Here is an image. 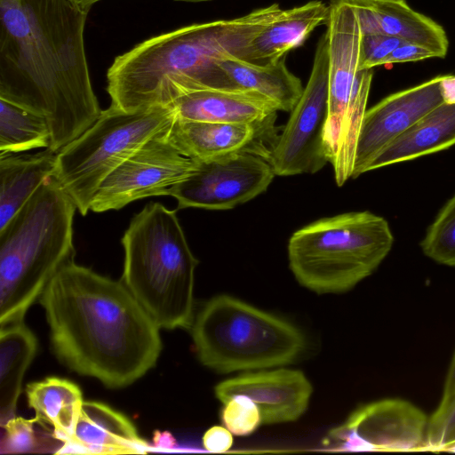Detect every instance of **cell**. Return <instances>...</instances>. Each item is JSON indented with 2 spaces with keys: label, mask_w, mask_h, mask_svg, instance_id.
Instances as JSON below:
<instances>
[{
  "label": "cell",
  "mask_w": 455,
  "mask_h": 455,
  "mask_svg": "<svg viewBox=\"0 0 455 455\" xmlns=\"http://www.w3.org/2000/svg\"><path fill=\"white\" fill-rule=\"evenodd\" d=\"M328 16L329 5L321 0L283 10L251 40L241 60L266 65L285 58L290 51L301 45L315 28L326 24Z\"/></svg>",
  "instance_id": "ffe728a7"
},
{
  "label": "cell",
  "mask_w": 455,
  "mask_h": 455,
  "mask_svg": "<svg viewBox=\"0 0 455 455\" xmlns=\"http://www.w3.org/2000/svg\"><path fill=\"white\" fill-rule=\"evenodd\" d=\"M195 163L191 173L169 190L177 210L233 209L265 192L275 176L266 158L251 153Z\"/></svg>",
  "instance_id": "30bf717a"
},
{
  "label": "cell",
  "mask_w": 455,
  "mask_h": 455,
  "mask_svg": "<svg viewBox=\"0 0 455 455\" xmlns=\"http://www.w3.org/2000/svg\"><path fill=\"white\" fill-rule=\"evenodd\" d=\"M445 451H448V452H455V443L451 445L450 447H448Z\"/></svg>",
  "instance_id": "ab89813d"
},
{
  "label": "cell",
  "mask_w": 455,
  "mask_h": 455,
  "mask_svg": "<svg viewBox=\"0 0 455 455\" xmlns=\"http://www.w3.org/2000/svg\"><path fill=\"white\" fill-rule=\"evenodd\" d=\"M36 348V338L23 321L1 326L0 426L15 417L22 379Z\"/></svg>",
  "instance_id": "d4e9b609"
},
{
  "label": "cell",
  "mask_w": 455,
  "mask_h": 455,
  "mask_svg": "<svg viewBox=\"0 0 455 455\" xmlns=\"http://www.w3.org/2000/svg\"><path fill=\"white\" fill-rule=\"evenodd\" d=\"M276 115L257 123H211L175 117L166 138L193 161H209L238 153L259 155L268 161L279 135Z\"/></svg>",
  "instance_id": "9a60e30c"
},
{
  "label": "cell",
  "mask_w": 455,
  "mask_h": 455,
  "mask_svg": "<svg viewBox=\"0 0 455 455\" xmlns=\"http://www.w3.org/2000/svg\"><path fill=\"white\" fill-rule=\"evenodd\" d=\"M372 76V68L360 70L344 118L338 153L331 164L335 181L339 187L352 178L356 145L363 119L367 110Z\"/></svg>",
  "instance_id": "4316f807"
},
{
  "label": "cell",
  "mask_w": 455,
  "mask_h": 455,
  "mask_svg": "<svg viewBox=\"0 0 455 455\" xmlns=\"http://www.w3.org/2000/svg\"><path fill=\"white\" fill-rule=\"evenodd\" d=\"M455 395V353L446 376L443 393L439 405L447 403Z\"/></svg>",
  "instance_id": "e575fe53"
},
{
  "label": "cell",
  "mask_w": 455,
  "mask_h": 455,
  "mask_svg": "<svg viewBox=\"0 0 455 455\" xmlns=\"http://www.w3.org/2000/svg\"><path fill=\"white\" fill-rule=\"evenodd\" d=\"M87 15L70 0H0V99L45 117L56 153L102 111L85 54Z\"/></svg>",
  "instance_id": "6da1fadb"
},
{
  "label": "cell",
  "mask_w": 455,
  "mask_h": 455,
  "mask_svg": "<svg viewBox=\"0 0 455 455\" xmlns=\"http://www.w3.org/2000/svg\"><path fill=\"white\" fill-rule=\"evenodd\" d=\"M423 253L434 261L455 267V195L442 207L420 242Z\"/></svg>",
  "instance_id": "83f0119b"
},
{
  "label": "cell",
  "mask_w": 455,
  "mask_h": 455,
  "mask_svg": "<svg viewBox=\"0 0 455 455\" xmlns=\"http://www.w3.org/2000/svg\"><path fill=\"white\" fill-rule=\"evenodd\" d=\"M394 243L388 222L368 211L325 217L289 239V267L303 287L319 294L342 293L371 275Z\"/></svg>",
  "instance_id": "8992f818"
},
{
  "label": "cell",
  "mask_w": 455,
  "mask_h": 455,
  "mask_svg": "<svg viewBox=\"0 0 455 455\" xmlns=\"http://www.w3.org/2000/svg\"><path fill=\"white\" fill-rule=\"evenodd\" d=\"M455 145V104L442 103L382 149L365 172L447 149Z\"/></svg>",
  "instance_id": "44dd1931"
},
{
  "label": "cell",
  "mask_w": 455,
  "mask_h": 455,
  "mask_svg": "<svg viewBox=\"0 0 455 455\" xmlns=\"http://www.w3.org/2000/svg\"><path fill=\"white\" fill-rule=\"evenodd\" d=\"M51 131L45 117L0 99V154L48 148Z\"/></svg>",
  "instance_id": "484cf974"
},
{
  "label": "cell",
  "mask_w": 455,
  "mask_h": 455,
  "mask_svg": "<svg viewBox=\"0 0 455 455\" xmlns=\"http://www.w3.org/2000/svg\"><path fill=\"white\" fill-rule=\"evenodd\" d=\"M282 12L273 4L239 18L185 26L138 44L108 69L111 105L134 112L167 107L196 90L232 89L219 61L241 60L251 40Z\"/></svg>",
  "instance_id": "3957f363"
},
{
  "label": "cell",
  "mask_w": 455,
  "mask_h": 455,
  "mask_svg": "<svg viewBox=\"0 0 455 455\" xmlns=\"http://www.w3.org/2000/svg\"><path fill=\"white\" fill-rule=\"evenodd\" d=\"M328 117L323 140L328 161L336 158L342 126L359 72L362 31L356 12L345 0H331L327 20Z\"/></svg>",
  "instance_id": "4fadbf2b"
},
{
  "label": "cell",
  "mask_w": 455,
  "mask_h": 455,
  "mask_svg": "<svg viewBox=\"0 0 455 455\" xmlns=\"http://www.w3.org/2000/svg\"><path fill=\"white\" fill-rule=\"evenodd\" d=\"M174 119L170 107L126 112L110 104L91 127L57 152L53 176L85 216L105 178L147 141L166 133Z\"/></svg>",
  "instance_id": "ba28073f"
},
{
  "label": "cell",
  "mask_w": 455,
  "mask_h": 455,
  "mask_svg": "<svg viewBox=\"0 0 455 455\" xmlns=\"http://www.w3.org/2000/svg\"><path fill=\"white\" fill-rule=\"evenodd\" d=\"M328 39L318 40L313 67L301 97L290 112L268 162L277 176L314 174L329 161L323 134L328 117Z\"/></svg>",
  "instance_id": "9c48e42d"
},
{
  "label": "cell",
  "mask_w": 455,
  "mask_h": 455,
  "mask_svg": "<svg viewBox=\"0 0 455 455\" xmlns=\"http://www.w3.org/2000/svg\"><path fill=\"white\" fill-rule=\"evenodd\" d=\"M403 40L382 33L362 35L359 69L385 65L388 56Z\"/></svg>",
  "instance_id": "1f68e13d"
},
{
  "label": "cell",
  "mask_w": 455,
  "mask_h": 455,
  "mask_svg": "<svg viewBox=\"0 0 455 455\" xmlns=\"http://www.w3.org/2000/svg\"><path fill=\"white\" fill-rule=\"evenodd\" d=\"M440 88L443 102L455 104V75L442 76Z\"/></svg>",
  "instance_id": "d590c367"
},
{
  "label": "cell",
  "mask_w": 455,
  "mask_h": 455,
  "mask_svg": "<svg viewBox=\"0 0 455 455\" xmlns=\"http://www.w3.org/2000/svg\"><path fill=\"white\" fill-rule=\"evenodd\" d=\"M442 76L392 93L367 109L357 140L352 178L365 172L367 165L389 143L443 103Z\"/></svg>",
  "instance_id": "5bb4252c"
},
{
  "label": "cell",
  "mask_w": 455,
  "mask_h": 455,
  "mask_svg": "<svg viewBox=\"0 0 455 455\" xmlns=\"http://www.w3.org/2000/svg\"><path fill=\"white\" fill-rule=\"evenodd\" d=\"M224 405L220 413L221 422L233 435H249L261 425L259 410L250 397L237 395Z\"/></svg>",
  "instance_id": "f546056e"
},
{
  "label": "cell",
  "mask_w": 455,
  "mask_h": 455,
  "mask_svg": "<svg viewBox=\"0 0 455 455\" xmlns=\"http://www.w3.org/2000/svg\"><path fill=\"white\" fill-rule=\"evenodd\" d=\"M356 12L362 35L382 33L424 46L444 58L449 40L443 28L413 10L406 0H345Z\"/></svg>",
  "instance_id": "ac0fdd59"
},
{
  "label": "cell",
  "mask_w": 455,
  "mask_h": 455,
  "mask_svg": "<svg viewBox=\"0 0 455 455\" xmlns=\"http://www.w3.org/2000/svg\"><path fill=\"white\" fill-rule=\"evenodd\" d=\"M39 302L52 350L71 371L119 388L156 365L163 347L160 328L122 281L71 259L50 280Z\"/></svg>",
  "instance_id": "7a4b0ae2"
},
{
  "label": "cell",
  "mask_w": 455,
  "mask_h": 455,
  "mask_svg": "<svg viewBox=\"0 0 455 455\" xmlns=\"http://www.w3.org/2000/svg\"><path fill=\"white\" fill-rule=\"evenodd\" d=\"M170 107L181 120L211 123L262 122L278 111L267 98L239 89H202L175 99Z\"/></svg>",
  "instance_id": "d6986e66"
},
{
  "label": "cell",
  "mask_w": 455,
  "mask_h": 455,
  "mask_svg": "<svg viewBox=\"0 0 455 455\" xmlns=\"http://www.w3.org/2000/svg\"><path fill=\"white\" fill-rule=\"evenodd\" d=\"M432 58H438L437 54L432 50L415 44L403 43L388 56L385 65L419 61Z\"/></svg>",
  "instance_id": "d6a6232c"
},
{
  "label": "cell",
  "mask_w": 455,
  "mask_h": 455,
  "mask_svg": "<svg viewBox=\"0 0 455 455\" xmlns=\"http://www.w3.org/2000/svg\"><path fill=\"white\" fill-rule=\"evenodd\" d=\"M176 210L147 204L130 222L122 244V282L161 329L190 328L194 315L192 253Z\"/></svg>",
  "instance_id": "5b68a950"
},
{
  "label": "cell",
  "mask_w": 455,
  "mask_h": 455,
  "mask_svg": "<svg viewBox=\"0 0 455 455\" xmlns=\"http://www.w3.org/2000/svg\"><path fill=\"white\" fill-rule=\"evenodd\" d=\"M57 153L0 154V229H3L38 188L54 175Z\"/></svg>",
  "instance_id": "7402d4cb"
},
{
  "label": "cell",
  "mask_w": 455,
  "mask_h": 455,
  "mask_svg": "<svg viewBox=\"0 0 455 455\" xmlns=\"http://www.w3.org/2000/svg\"><path fill=\"white\" fill-rule=\"evenodd\" d=\"M180 2H190V3H198V2H206V1H212V0H176Z\"/></svg>",
  "instance_id": "f35d334b"
},
{
  "label": "cell",
  "mask_w": 455,
  "mask_h": 455,
  "mask_svg": "<svg viewBox=\"0 0 455 455\" xmlns=\"http://www.w3.org/2000/svg\"><path fill=\"white\" fill-rule=\"evenodd\" d=\"M222 403L243 395L258 406L261 424H278L299 419L308 407L313 387L299 370L279 368L247 372L225 379L214 387Z\"/></svg>",
  "instance_id": "2e32d148"
},
{
  "label": "cell",
  "mask_w": 455,
  "mask_h": 455,
  "mask_svg": "<svg viewBox=\"0 0 455 455\" xmlns=\"http://www.w3.org/2000/svg\"><path fill=\"white\" fill-rule=\"evenodd\" d=\"M190 328L199 361L220 373L286 365L307 347L291 323L227 294L208 300Z\"/></svg>",
  "instance_id": "52a82bcc"
},
{
  "label": "cell",
  "mask_w": 455,
  "mask_h": 455,
  "mask_svg": "<svg viewBox=\"0 0 455 455\" xmlns=\"http://www.w3.org/2000/svg\"><path fill=\"white\" fill-rule=\"evenodd\" d=\"M34 419L13 417L0 426L2 428L0 441L1 454H19L45 452L51 443H44L35 430Z\"/></svg>",
  "instance_id": "f1b7e54d"
},
{
  "label": "cell",
  "mask_w": 455,
  "mask_h": 455,
  "mask_svg": "<svg viewBox=\"0 0 455 455\" xmlns=\"http://www.w3.org/2000/svg\"><path fill=\"white\" fill-rule=\"evenodd\" d=\"M428 419L408 401L383 399L358 407L327 441L345 451H425Z\"/></svg>",
  "instance_id": "7c38bea8"
},
{
  "label": "cell",
  "mask_w": 455,
  "mask_h": 455,
  "mask_svg": "<svg viewBox=\"0 0 455 455\" xmlns=\"http://www.w3.org/2000/svg\"><path fill=\"white\" fill-rule=\"evenodd\" d=\"M454 443L455 395L447 403L439 405L429 417L425 451H445Z\"/></svg>",
  "instance_id": "4dcf8cb0"
},
{
  "label": "cell",
  "mask_w": 455,
  "mask_h": 455,
  "mask_svg": "<svg viewBox=\"0 0 455 455\" xmlns=\"http://www.w3.org/2000/svg\"><path fill=\"white\" fill-rule=\"evenodd\" d=\"M28 403L35 411L36 423L52 427V435L60 443L74 433L84 400L80 387L58 377H47L26 387Z\"/></svg>",
  "instance_id": "cb8c5ba5"
},
{
  "label": "cell",
  "mask_w": 455,
  "mask_h": 455,
  "mask_svg": "<svg viewBox=\"0 0 455 455\" xmlns=\"http://www.w3.org/2000/svg\"><path fill=\"white\" fill-rule=\"evenodd\" d=\"M76 210L52 176L0 229V326L23 321L57 271L74 259Z\"/></svg>",
  "instance_id": "277c9868"
},
{
  "label": "cell",
  "mask_w": 455,
  "mask_h": 455,
  "mask_svg": "<svg viewBox=\"0 0 455 455\" xmlns=\"http://www.w3.org/2000/svg\"><path fill=\"white\" fill-rule=\"evenodd\" d=\"M203 445L209 451H227L233 445V434L225 427L213 426L204 433Z\"/></svg>",
  "instance_id": "836d02e7"
},
{
  "label": "cell",
  "mask_w": 455,
  "mask_h": 455,
  "mask_svg": "<svg viewBox=\"0 0 455 455\" xmlns=\"http://www.w3.org/2000/svg\"><path fill=\"white\" fill-rule=\"evenodd\" d=\"M149 448L124 414L103 403L84 401L74 433L55 453L136 454Z\"/></svg>",
  "instance_id": "e0dca14e"
},
{
  "label": "cell",
  "mask_w": 455,
  "mask_h": 455,
  "mask_svg": "<svg viewBox=\"0 0 455 455\" xmlns=\"http://www.w3.org/2000/svg\"><path fill=\"white\" fill-rule=\"evenodd\" d=\"M232 89L251 91L270 100L277 110L291 112L302 95L299 77L285 65V59L257 65L236 59L219 61Z\"/></svg>",
  "instance_id": "603a6c76"
},
{
  "label": "cell",
  "mask_w": 455,
  "mask_h": 455,
  "mask_svg": "<svg viewBox=\"0 0 455 455\" xmlns=\"http://www.w3.org/2000/svg\"><path fill=\"white\" fill-rule=\"evenodd\" d=\"M167 132L147 141L105 178L91 211L119 210L139 199L168 196L173 185L191 173L195 161L180 154Z\"/></svg>",
  "instance_id": "8fae6325"
},
{
  "label": "cell",
  "mask_w": 455,
  "mask_h": 455,
  "mask_svg": "<svg viewBox=\"0 0 455 455\" xmlns=\"http://www.w3.org/2000/svg\"><path fill=\"white\" fill-rule=\"evenodd\" d=\"M153 441L156 448L172 449L176 444L175 439L169 432L156 431L154 434Z\"/></svg>",
  "instance_id": "8d00e7d4"
},
{
  "label": "cell",
  "mask_w": 455,
  "mask_h": 455,
  "mask_svg": "<svg viewBox=\"0 0 455 455\" xmlns=\"http://www.w3.org/2000/svg\"><path fill=\"white\" fill-rule=\"evenodd\" d=\"M76 7L82 11L89 12L92 5L100 0H70Z\"/></svg>",
  "instance_id": "74e56055"
}]
</instances>
